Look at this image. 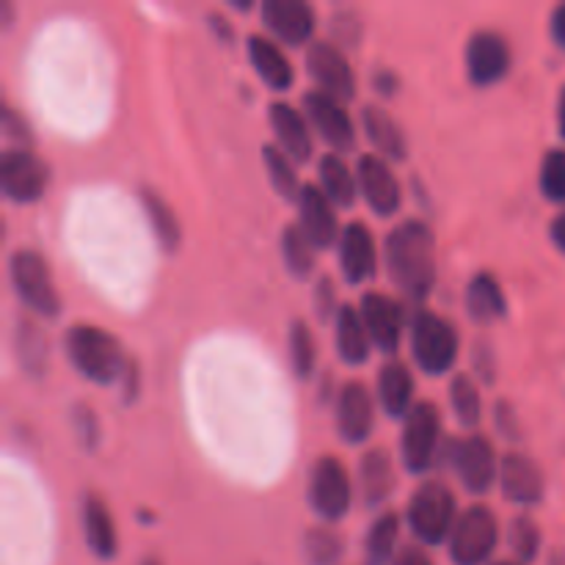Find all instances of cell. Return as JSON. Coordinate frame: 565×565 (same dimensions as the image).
Instances as JSON below:
<instances>
[{
    "instance_id": "e0dca14e",
    "label": "cell",
    "mask_w": 565,
    "mask_h": 565,
    "mask_svg": "<svg viewBox=\"0 0 565 565\" xmlns=\"http://www.w3.org/2000/svg\"><path fill=\"white\" fill-rule=\"evenodd\" d=\"M296 207L298 226H301V232L309 237V243H312L318 252L340 243L345 226H340V221H337V207L326 199V193L320 191L318 185H303Z\"/></svg>"
},
{
    "instance_id": "6da1fadb",
    "label": "cell",
    "mask_w": 565,
    "mask_h": 565,
    "mask_svg": "<svg viewBox=\"0 0 565 565\" xmlns=\"http://www.w3.org/2000/svg\"><path fill=\"white\" fill-rule=\"evenodd\" d=\"M384 265L403 298L423 303L436 285V237L425 221L408 218L386 235Z\"/></svg>"
},
{
    "instance_id": "74e56055",
    "label": "cell",
    "mask_w": 565,
    "mask_h": 565,
    "mask_svg": "<svg viewBox=\"0 0 565 565\" xmlns=\"http://www.w3.org/2000/svg\"><path fill=\"white\" fill-rule=\"evenodd\" d=\"M17 359L33 375L47 367V340L39 334L36 326L20 323V329H17Z\"/></svg>"
},
{
    "instance_id": "4316f807",
    "label": "cell",
    "mask_w": 565,
    "mask_h": 565,
    "mask_svg": "<svg viewBox=\"0 0 565 565\" xmlns=\"http://www.w3.org/2000/svg\"><path fill=\"white\" fill-rule=\"evenodd\" d=\"M362 125L367 132L370 143L375 147V152L384 160H406L408 154V141L403 136V127L386 114L379 105H364L362 110Z\"/></svg>"
},
{
    "instance_id": "4dcf8cb0",
    "label": "cell",
    "mask_w": 565,
    "mask_h": 565,
    "mask_svg": "<svg viewBox=\"0 0 565 565\" xmlns=\"http://www.w3.org/2000/svg\"><path fill=\"white\" fill-rule=\"evenodd\" d=\"M401 541V516L381 513L364 535V565H392Z\"/></svg>"
},
{
    "instance_id": "2e32d148",
    "label": "cell",
    "mask_w": 565,
    "mask_h": 565,
    "mask_svg": "<svg viewBox=\"0 0 565 565\" xmlns=\"http://www.w3.org/2000/svg\"><path fill=\"white\" fill-rule=\"evenodd\" d=\"M359 312H362L373 345L384 353H397L406 334V315L401 303L384 292H364Z\"/></svg>"
},
{
    "instance_id": "3957f363",
    "label": "cell",
    "mask_w": 565,
    "mask_h": 565,
    "mask_svg": "<svg viewBox=\"0 0 565 565\" xmlns=\"http://www.w3.org/2000/svg\"><path fill=\"white\" fill-rule=\"evenodd\" d=\"M458 516L461 513H458L456 494L441 480H425L414 491L406 508L408 527H412L414 539L425 546L447 544Z\"/></svg>"
},
{
    "instance_id": "8fae6325",
    "label": "cell",
    "mask_w": 565,
    "mask_h": 565,
    "mask_svg": "<svg viewBox=\"0 0 565 565\" xmlns=\"http://www.w3.org/2000/svg\"><path fill=\"white\" fill-rule=\"evenodd\" d=\"M307 72L315 81L320 94L337 99V103H351L356 97V75L351 70V61L342 53L337 42H312L307 53Z\"/></svg>"
},
{
    "instance_id": "5bb4252c",
    "label": "cell",
    "mask_w": 565,
    "mask_h": 565,
    "mask_svg": "<svg viewBox=\"0 0 565 565\" xmlns=\"http://www.w3.org/2000/svg\"><path fill=\"white\" fill-rule=\"evenodd\" d=\"M356 180H359V196L367 202V207L373 210L381 218H390L401 210L403 204V191L401 182H397L395 171L386 163L381 154H362L356 160Z\"/></svg>"
},
{
    "instance_id": "ac0fdd59",
    "label": "cell",
    "mask_w": 565,
    "mask_h": 565,
    "mask_svg": "<svg viewBox=\"0 0 565 565\" xmlns=\"http://www.w3.org/2000/svg\"><path fill=\"white\" fill-rule=\"evenodd\" d=\"M334 417L337 434L342 436V441H348V445L367 441L375 428V406L367 386L359 384V381H348L337 395Z\"/></svg>"
},
{
    "instance_id": "c3c4849f",
    "label": "cell",
    "mask_w": 565,
    "mask_h": 565,
    "mask_svg": "<svg viewBox=\"0 0 565 565\" xmlns=\"http://www.w3.org/2000/svg\"><path fill=\"white\" fill-rule=\"evenodd\" d=\"M138 565H163V563H160V557H154V555H147V557H143V561L138 563Z\"/></svg>"
},
{
    "instance_id": "4fadbf2b",
    "label": "cell",
    "mask_w": 565,
    "mask_h": 565,
    "mask_svg": "<svg viewBox=\"0 0 565 565\" xmlns=\"http://www.w3.org/2000/svg\"><path fill=\"white\" fill-rule=\"evenodd\" d=\"M463 61H467L469 81L480 88H489L505 81L508 72H511V44L497 31H478L469 36Z\"/></svg>"
},
{
    "instance_id": "681fc988",
    "label": "cell",
    "mask_w": 565,
    "mask_h": 565,
    "mask_svg": "<svg viewBox=\"0 0 565 565\" xmlns=\"http://www.w3.org/2000/svg\"><path fill=\"white\" fill-rule=\"evenodd\" d=\"M550 565H565V555H555V557H552V561H550Z\"/></svg>"
},
{
    "instance_id": "f35d334b",
    "label": "cell",
    "mask_w": 565,
    "mask_h": 565,
    "mask_svg": "<svg viewBox=\"0 0 565 565\" xmlns=\"http://www.w3.org/2000/svg\"><path fill=\"white\" fill-rule=\"evenodd\" d=\"M539 185L546 202L565 204V149H550L544 154Z\"/></svg>"
},
{
    "instance_id": "7a4b0ae2",
    "label": "cell",
    "mask_w": 565,
    "mask_h": 565,
    "mask_svg": "<svg viewBox=\"0 0 565 565\" xmlns=\"http://www.w3.org/2000/svg\"><path fill=\"white\" fill-rule=\"evenodd\" d=\"M64 351L72 367L83 379L99 386L119 384L121 375L127 373V364H130L121 342L99 326H72L64 334Z\"/></svg>"
},
{
    "instance_id": "8d00e7d4",
    "label": "cell",
    "mask_w": 565,
    "mask_h": 565,
    "mask_svg": "<svg viewBox=\"0 0 565 565\" xmlns=\"http://www.w3.org/2000/svg\"><path fill=\"white\" fill-rule=\"evenodd\" d=\"M508 546L519 563L527 565L539 557L541 552V530L530 516H516L508 524Z\"/></svg>"
},
{
    "instance_id": "d4e9b609",
    "label": "cell",
    "mask_w": 565,
    "mask_h": 565,
    "mask_svg": "<svg viewBox=\"0 0 565 565\" xmlns=\"http://www.w3.org/2000/svg\"><path fill=\"white\" fill-rule=\"evenodd\" d=\"M334 340L342 362L351 364V367H359V364L367 362L370 351H373V340H370V331L364 326L359 307L342 303L340 315L334 320Z\"/></svg>"
},
{
    "instance_id": "5b68a950",
    "label": "cell",
    "mask_w": 565,
    "mask_h": 565,
    "mask_svg": "<svg viewBox=\"0 0 565 565\" xmlns=\"http://www.w3.org/2000/svg\"><path fill=\"white\" fill-rule=\"evenodd\" d=\"M9 279L17 298L39 318H58L61 296L55 290L47 259L31 248H17L9 257Z\"/></svg>"
},
{
    "instance_id": "f6af8a7d",
    "label": "cell",
    "mask_w": 565,
    "mask_h": 565,
    "mask_svg": "<svg viewBox=\"0 0 565 565\" xmlns=\"http://www.w3.org/2000/svg\"><path fill=\"white\" fill-rule=\"evenodd\" d=\"M121 395H125V401L130 403V401H136L138 397V364L132 362L130 359V364H127V373L121 375Z\"/></svg>"
},
{
    "instance_id": "f1b7e54d",
    "label": "cell",
    "mask_w": 565,
    "mask_h": 565,
    "mask_svg": "<svg viewBox=\"0 0 565 565\" xmlns=\"http://www.w3.org/2000/svg\"><path fill=\"white\" fill-rule=\"evenodd\" d=\"M467 312L475 323L489 326L508 315L505 292L494 274H478L467 287Z\"/></svg>"
},
{
    "instance_id": "603a6c76",
    "label": "cell",
    "mask_w": 565,
    "mask_h": 565,
    "mask_svg": "<svg viewBox=\"0 0 565 565\" xmlns=\"http://www.w3.org/2000/svg\"><path fill=\"white\" fill-rule=\"evenodd\" d=\"M246 50L254 72H257L265 86H270L274 92H287L296 83V70H292L290 58L274 39L254 33V36H248Z\"/></svg>"
},
{
    "instance_id": "836d02e7",
    "label": "cell",
    "mask_w": 565,
    "mask_h": 565,
    "mask_svg": "<svg viewBox=\"0 0 565 565\" xmlns=\"http://www.w3.org/2000/svg\"><path fill=\"white\" fill-rule=\"evenodd\" d=\"M281 259H285V268L290 270L296 279H309V274L315 270V254L318 248L309 243V237L303 235L301 226L290 224L281 230Z\"/></svg>"
},
{
    "instance_id": "7402d4cb",
    "label": "cell",
    "mask_w": 565,
    "mask_h": 565,
    "mask_svg": "<svg viewBox=\"0 0 565 565\" xmlns=\"http://www.w3.org/2000/svg\"><path fill=\"white\" fill-rule=\"evenodd\" d=\"M270 130H274L276 147L292 158L296 163H307L315 152V141L312 132H309V121L303 116V110L292 108L287 103H274L270 105Z\"/></svg>"
},
{
    "instance_id": "ba28073f",
    "label": "cell",
    "mask_w": 565,
    "mask_h": 565,
    "mask_svg": "<svg viewBox=\"0 0 565 565\" xmlns=\"http://www.w3.org/2000/svg\"><path fill=\"white\" fill-rule=\"evenodd\" d=\"M441 452V417L439 408L419 401L403 419L401 461L412 475H423L439 461Z\"/></svg>"
},
{
    "instance_id": "d590c367",
    "label": "cell",
    "mask_w": 565,
    "mask_h": 565,
    "mask_svg": "<svg viewBox=\"0 0 565 565\" xmlns=\"http://www.w3.org/2000/svg\"><path fill=\"white\" fill-rule=\"evenodd\" d=\"M342 552H345V544L337 530L312 527L303 535V555L309 565H337L342 561Z\"/></svg>"
},
{
    "instance_id": "60d3db41",
    "label": "cell",
    "mask_w": 565,
    "mask_h": 565,
    "mask_svg": "<svg viewBox=\"0 0 565 565\" xmlns=\"http://www.w3.org/2000/svg\"><path fill=\"white\" fill-rule=\"evenodd\" d=\"M315 312L323 323H331V318L337 320L340 315V307H337V290L331 285V279H320L318 287H315Z\"/></svg>"
},
{
    "instance_id": "e575fe53",
    "label": "cell",
    "mask_w": 565,
    "mask_h": 565,
    "mask_svg": "<svg viewBox=\"0 0 565 565\" xmlns=\"http://www.w3.org/2000/svg\"><path fill=\"white\" fill-rule=\"evenodd\" d=\"M450 406L456 412L458 423L463 428H475L483 417V401H480V390L469 375H456L450 384Z\"/></svg>"
},
{
    "instance_id": "ab89813d",
    "label": "cell",
    "mask_w": 565,
    "mask_h": 565,
    "mask_svg": "<svg viewBox=\"0 0 565 565\" xmlns=\"http://www.w3.org/2000/svg\"><path fill=\"white\" fill-rule=\"evenodd\" d=\"M70 423H72V430H75L77 441H81L86 450H94V447L99 445V423L92 406H83V403L72 406Z\"/></svg>"
},
{
    "instance_id": "f907efd6",
    "label": "cell",
    "mask_w": 565,
    "mask_h": 565,
    "mask_svg": "<svg viewBox=\"0 0 565 565\" xmlns=\"http://www.w3.org/2000/svg\"><path fill=\"white\" fill-rule=\"evenodd\" d=\"M491 565H522L519 561H497V563H491Z\"/></svg>"
},
{
    "instance_id": "d6a6232c",
    "label": "cell",
    "mask_w": 565,
    "mask_h": 565,
    "mask_svg": "<svg viewBox=\"0 0 565 565\" xmlns=\"http://www.w3.org/2000/svg\"><path fill=\"white\" fill-rule=\"evenodd\" d=\"M287 353H290V367L296 379H312L318 367V342H315L312 329L303 320H292L287 331Z\"/></svg>"
},
{
    "instance_id": "ee69618b",
    "label": "cell",
    "mask_w": 565,
    "mask_h": 565,
    "mask_svg": "<svg viewBox=\"0 0 565 565\" xmlns=\"http://www.w3.org/2000/svg\"><path fill=\"white\" fill-rule=\"evenodd\" d=\"M550 33H552V39H555L557 47H561L563 53H565V3L555 6V9H552V14H550Z\"/></svg>"
},
{
    "instance_id": "cb8c5ba5",
    "label": "cell",
    "mask_w": 565,
    "mask_h": 565,
    "mask_svg": "<svg viewBox=\"0 0 565 565\" xmlns=\"http://www.w3.org/2000/svg\"><path fill=\"white\" fill-rule=\"evenodd\" d=\"M395 461L384 447H373L364 452L362 463H359V489H362V500L367 508L384 505L395 491Z\"/></svg>"
},
{
    "instance_id": "1f68e13d",
    "label": "cell",
    "mask_w": 565,
    "mask_h": 565,
    "mask_svg": "<svg viewBox=\"0 0 565 565\" xmlns=\"http://www.w3.org/2000/svg\"><path fill=\"white\" fill-rule=\"evenodd\" d=\"M263 166H265V171H268L274 191L279 193L285 202H298L303 185H301V180H298L296 160L287 158V154L281 152L276 143H268V147H263Z\"/></svg>"
},
{
    "instance_id": "9a60e30c",
    "label": "cell",
    "mask_w": 565,
    "mask_h": 565,
    "mask_svg": "<svg viewBox=\"0 0 565 565\" xmlns=\"http://www.w3.org/2000/svg\"><path fill=\"white\" fill-rule=\"evenodd\" d=\"M263 25L268 28L274 42L287 44V47H301L312 39L318 14L303 0H265Z\"/></svg>"
},
{
    "instance_id": "277c9868",
    "label": "cell",
    "mask_w": 565,
    "mask_h": 565,
    "mask_svg": "<svg viewBox=\"0 0 565 565\" xmlns=\"http://www.w3.org/2000/svg\"><path fill=\"white\" fill-rule=\"evenodd\" d=\"M408 342H412L414 362L425 375L450 373L458 351H461L456 326L450 320L439 318V315L428 312V309H417L412 315V320H408Z\"/></svg>"
},
{
    "instance_id": "7bdbcfd3",
    "label": "cell",
    "mask_w": 565,
    "mask_h": 565,
    "mask_svg": "<svg viewBox=\"0 0 565 565\" xmlns=\"http://www.w3.org/2000/svg\"><path fill=\"white\" fill-rule=\"evenodd\" d=\"M392 565H434V561H430V555L423 546H406V550L397 552Z\"/></svg>"
},
{
    "instance_id": "52a82bcc",
    "label": "cell",
    "mask_w": 565,
    "mask_h": 565,
    "mask_svg": "<svg viewBox=\"0 0 565 565\" xmlns=\"http://www.w3.org/2000/svg\"><path fill=\"white\" fill-rule=\"evenodd\" d=\"M500 544V522L486 505H472L458 516L447 550L456 565H486Z\"/></svg>"
},
{
    "instance_id": "ffe728a7",
    "label": "cell",
    "mask_w": 565,
    "mask_h": 565,
    "mask_svg": "<svg viewBox=\"0 0 565 565\" xmlns=\"http://www.w3.org/2000/svg\"><path fill=\"white\" fill-rule=\"evenodd\" d=\"M500 489L513 505H539L544 500V472L539 463L522 452H508L500 461Z\"/></svg>"
},
{
    "instance_id": "9c48e42d",
    "label": "cell",
    "mask_w": 565,
    "mask_h": 565,
    "mask_svg": "<svg viewBox=\"0 0 565 565\" xmlns=\"http://www.w3.org/2000/svg\"><path fill=\"white\" fill-rule=\"evenodd\" d=\"M307 500L309 508H312L323 522L334 524L348 516L353 502V483L340 458L323 456L315 461L312 472H309Z\"/></svg>"
},
{
    "instance_id": "7dc6e473",
    "label": "cell",
    "mask_w": 565,
    "mask_h": 565,
    "mask_svg": "<svg viewBox=\"0 0 565 565\" xmlns=\"http://www.w3.org/2000/svg\"><path fill=\"white\" fill-rule=\"evenodd\" d=\"M557 130H561L565 141V86L561 88V97H557Z\"/></svg>"
},
{
    "instance_id": "83f0119b",
    "label": "cell",
    "mask_w": 565,
    "mask_h": 565,
    "mask_svg": "<svg viewBox=\"0 0 565 565\" xmlns=\"http://www.w3.org/2000/svg\"><path fill=\"white\" fill-rule=\"evenodd\" d=\"M318 177H320V191L326 193L334 207H353L359 196V180H356V171L342 160V154L329 152L320 158L318 163Z\"/></svg>"
},
{
    "instance_id": "484cf974",
    "label": "cell",
    "mask_w": 565,
    "mask_h": 565,
    "mask_svg": "<svg viewBox=\"0 0 565 565\" xmlns=\"http://www.w3.org/2000/svg\"><path fill=\"white\" fill-rule=\"evenodd\" d=\"M379 403L392 419H406V414L412 412L417 403H414V375L412 370L403 362L392 359L381 367L379 373Z\"/></svg>"
},
{
    "instance_id": "f546056e",
    "label": "cell",
    "mask_w": 565,
    "mask_h": 565,
    "mask_svg": "<svg viewBox=\"0 0 565 565\" xmlns=\"http://www.w3.org/2000/svg\"><path fill=\"white\" fill-rule=\"evenodd\" d=\"M138 196H141V207L143 213H147V221L149 226H152L160 246H163L166 252H177L182 243V226L174 210H171L169 202H166L158 191H152V188H141Z\"/></svg>"
},
{
    "instance_id": "30bf717a",
    "label": "cell",
    "mask_w": 565,
    "mask_h": 565,
    "mask_svg": "<svg viewBox=\"0 0 565 565\" xmlns=\"http://www.w3.org/2000/svg\"><path fill=\"white\" fill-rule=\"evenodd\" d=\"M50 188V169L28 147H6L0 154V191L14 204H33Z\"/></svg>"
},
{
    "instance_id": "d6986e66",
    "label": "cell",
    "mask_w": 565,
    "mask_h": 565,
    "mask_svg": "<svg viewBox=\"0 0 565 565\" xmlns=\"http://www.w3.org/2000/svg\"><path fill=\"white\" fill-rule=\"evenodd\" d=\"M337 254H340V270L348 285H364L367 279H373L375 268H379V248H375V237L367 226L359 221L348 224L337 243Z\"/></svg>"
},
{
    "instance_id": "44dd1931",
    "label": "cell",
    "mask_w": 565,
    "mask_h": 565,
    "mask_svg": "<svg viewBox=\"0 0 565 565\" xmlns=\"http://www.w3.org/2000/svg\"><path fill=\"white\" fill-rule=\"evenodd\" d=\"M81 530L88 552L97 561H114L119 555V533H116L114 516L103 497L92 494V491L83 494L81 500Z\"/></svg>"
},
{
    "instance_id": "b9f144b4",
    "label": "cell",
    "mask_w": 565,
    "mask_h": 565,
    "mask_svg": "<svg viewBox=\"0 0 565 565\" xmlns=\"http://www.w3.org/2000/svg\"><path fill=\"white\" fill-rule=\"evenodd\" d=\"M3 130L9 136V141H14L11 147H28L31 143V130H28L25 119L14 114V108L3 110Z\"/></svg>"
},
{
    "instance_id": "8992f818",
    "label": "cell",
    "mask_w": 565,
    "mask_h": 565,
    "mask_svg": "<svg viewBox=\"0 0 565 565\" xmlns=\"http://www.w3.org/2000/svg\"><path fill=\"white\" fill-rule=\"evenodd\" d=\"M447 467L458 475L463 489L472 494H489L494 483H500V461L494 445L486 436H467V439H447L445 452Z\"/></svg>"
},
{
    "instance_id": "7c38bea8",
    "label": "cell",
    "mask_w": 565,
    "mask_h": 565,
    "mask_svg": "<svg viewBox=\"0 0 565 565\" xmlns=\"http://www.w3.org/2000/svg\"><path fill=\"white\" fill-rule=\"evenodd\" d=\"M301 110L309 125H312V130L337 154H345L356 147V127H353V119L348 116L342 103H337V99L326 97L318 88H312V92H307L301 97Z\"/></svg>"
},
{
    "instance_id": "bcb514c9",
    "label": "cell",
    "mask_w": 565,
    "mask_h": 565,
    "mask_svg": "<svg viewBox=\"0 0 565 565\" xmlns=\"http://www.w3.org/2000/svg\"><path fill=\"white\" fill-rule=\"evenodd\" d=\"M550 237H552V243H555V248L561 254H565V210L561 215H557L555 221H552V226H550Z\"/></svg>"
}]
</instances>
